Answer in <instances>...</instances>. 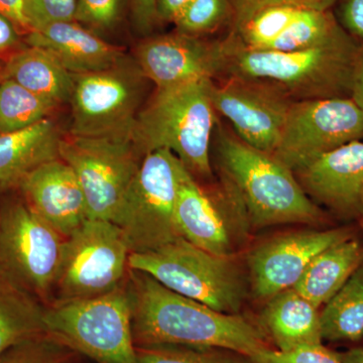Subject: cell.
<instances>
[{
	"label": "cell",
	"mask_w": 363,
	"mask_h": 363,
	"mask_svg": "<svg viewBox=\"0 0 363 363\" xmlns=\"http://www.w3.org/2000/svg\"><path fill=\"white\" fill-rule=\"evenodd\" d=\"M126 286L131 301L135 346L172 345L219 348L240 355L266 350L262 327L240 314H226L130 269Z\"/></svg>",
	"instance_id": "cell-1"
},
{
	"label": "cell",
	"mask_w": 363,
	"mask_h": 363,
	"mask_svg": "<svg viewBox=\"0 0 363 363\" xmlns=\"http://www.w3.org/2000/svg\"><path fill=\"white\" fill-rule=\"evenodd\" d=\"M215 157L223 187L243 220L255 228L324 220L294 172L274 155L255 149L223 126L215 128Z\"/></svg>",
	"instance_id": "cell-2"
},
{
	"label": "cell",
	"mask_w": 363,
	"mask_h": 363,
	"mask_svg": "<svg viewBox=\"0 0 363 363\" xmlns=\"http://www.w3.org/2000/svg\"><path fill=\"white\" fill-rule=\"evenodd\" d=\"M220 43L221 78L260 83L293 102L350 98L360 50L352 38L294 52L252 49L243 45L238 35Z\"/></svg>",
	"instance_id": "cell-3"
},
{
	"label": "cell",
	"mask_w": 363,
	"mask_h": 363,
	"mask_svg": "<svg viewBox=\"0 0 363 363\" xmlns=\"http://www.w3.org/2000/svg\"><path fill=\"white\" fill-rule=\"evenodd\" d=\"M212 82L205 79L157 89L138 112L131 130L143 157L155 150H169L195 178H212L210 147L216 121Z\"/></svg>",
	"instance_id": "cell-4"
},
{
	"label": "cell",
	"mask_w": 363,
	"mask_h": 363,
	"mask_svg": "<svg viewBox=\"0 0 363 363\" xmlns=\"http://www.w3.org/2000/svg\"><path fill=\"white\" fill-rule=\"evenodd\" d=\"M189 174L171 150H155L143 157L113 220L130 253L154 252L183 238L176 206L182 182Z\"/></svg>",
	"instance_id": "cell-5"
},
{
	"label": "cell",
	"mask_w": 363,
	"mask_h": 363,
	"mask_svg": "<svg viewBox=\"0 0 363 363\" xmlns=\"http://www.w3.org/2000/svg\"><path fill=\"white\" fill-rule=\"evenodd\" d=\"M47 333L96 363H138L126 281L112 292L45 307Z\"/></svg>",
	"instance_id": "cell-6"
},
{
	"label": "cell",
	"mask_w": 363,
	"mask_h": 363,
	"mask_svg": "<svg viewBox=\"0 0 363 363\" xmlns=\"http://www.w3.org/2000/svg\"><path fill=\"white\" fill-rule=\"evenodd\" d=\"M128 267L218 312L238 314L245 301V281L233 259L212 255L184 238L154 252L130 253Z\"/></svg>",
	"instance_id": "cell-7"
},
{
	"label": "cell",
	"mask_w": 363,
	"mask_h": 363,
	"mask_svg": "<svg viewBox=\"0 0 363 363\" xmlns=\"http://www.w3.org/2000/svg\"><path fill=\"white\" fill-rule=\"evenodd\" d=\"M130 252L121 228L88 219L64 241L52 288V303L100 297L128 278Z\"/></svg>",
	"instance_id": "cell-8"
},
{
	"label": "cell",
	"mask_w": 363,
	"mask_h": 363,
	"mask_svg": "<svg viewBox=\"0 0 363 363\" xmlns=\"http://www.w3.org/2000/svg\"><path fill=\"white\" fill-rule=\"evenodd\" d=\"M60 159L73 169L87 204L88 218L113 222L143 157L131 135L63 136Z\"/></svg>",
	"instance_id": "cell-9"
},
{
	"label": "cell",
	"mask_w": 363,
	"mask_h": 363,
	"mask_svg": "<svg viewBox=\"0 0 363 363\" xmlns=\"http://www.w3.org/2000/svg\"><path fill=\"white\" fill-rule=\"evenodd\" d=\"M65 238L25 200L0 209V277L49 302Z\"/></svg>",
	"instance_id": "cell-10"
},
{
	"label": "cell",
	"mask_w": 363,
	"mask_h": 363,
	"mask_svg": "<svg viewBox=\"0 0 363 363\" xmlns=\"http://www.w3.org/2000/svg\"><path fill=\"white\" fill-rule=\"evenodd\" d=\"M147 82L128 58L105 70L74 75L70 135H131Z\"/></svg>",
	"instance_id": "cell-11"
},
{
	"label": "cell",
	"mask_w": 363,
	"mask_h": 363,
	"mask_svg": "<svg viewBox=\"0 0 363 363\" xmlns=\"http://www.w3.org/2000/svg\"><path fill=\"white\" fill-rule=\"evenodd\" d=\"M363 140V111L351 98L293 102L274 156L295 173L346 145Z\"/></svg>",
	"instance_id": "cell-12"
},
{
	"label": "cell",
	"mask_w": 363,
	"mask_h": 363,
	"mask_svg": "<svg viewBox=\"0 0 363 363\" xmlns=\"http://www.w3.org/2000/svg\"><path fill=\"white\" fill-rule=\"evenodd\" d=\"M211 85L215 111L233 125L235 135L255 149L274 154L292 100L266 85L245 79L220 78Z\"/></svg>",
	"instance_id": "cell-13"
},
{
	"label": "cell",
	"mask_w": 363,
	"mask_h": 363,
	"mask_svg": "<svg viewBox=\"0 0 363 363\" xmlns=\"http://www.w3.org/2000/svg\"><path fill=\"white\" fill-rule=\"evenodd\" d=\"M348 238V229L303 230L262 243L247 259L253 293L269 298L294 288L318 255Z\"/></svg>",
	"instance_id": "cell-14"
},
{
	"label": "cell",
	"mask_w": 363,
	"mask_h": 363,
	"mask_svg": "<svg viewBox=\"0 0 363 363\" xmlns=\"http://www.w3.org/2000/svg\"><path fill=\"white\" fill-rule=\"evenodd\" d=\"M135 62L157 89L221 78V43H208L185 33L160 35L143 42Z\"/></svg>",
	"instance_id": "cell-15"
},
{
	"label": "cell",
	"mask_w": 363,
	"mask_h": 363,
	"mask_svg": "<svg viewBox=\"0 0 363 363\" xmlns=\"http://www.w3.org/2000/svg\"><path fill=\"white\" fill-rule=\"evenodd\" d=\"M294 174L306 194L317 205H324L345 218H362V140L341 145L305 164Z\"/></svg>",
	"instance_id": "cell-16"
},
{
	"label": "cell",
	"mask_w": 363,
	"mask_h": 363,
	"mask_svg": "<svg viewBox=\"0 0 363 363\" xmlns=\"http://www.w3.org/2000/svg\"><path fill=\"white\" fill-rule=\"evenodd\" d=\"M18 188L26 204L63 238H69L89 219L80 182L63 160L42 164Z\"/></svg>",
	"instance_id": "cell-17"
},
{
	"label": "cell",
	"mask_w": 363,
	"mask_h": 363,
	"mask_svg": "<svg viewBox=\"0 0 363 363\" xmlns=\"http://www.w3.org/2000/svg\"><path fill=\"white\" fill-rule=\"evenodd\" d=\"M26 42L51 52L74 75L105 70L128 58L118 47L100 39L76 21L30 30Z\"/></svg>",
	"instance_id": "cell-18"
},
{
	"label": "cell",
	"mask_w": 363,
	"mask_h": 363,
	"mask_svg": "<svg viewBox=\"0 0 363 363\" xmlns=\"http://www.w3.org/2000/svg\"><path fill=\"white\" fill-rule=\"evenodd\" d=\"M176 220L184 240L218 257L233 255L230 228L223 208L216 197L200 186L192 174L182 182Z\"/></svg>",
	"instance_id": "cell-19"
},
{
	"label": "cell",
	"mask_w": 363,
	"mask_h": 363,
	"mask_svg": "<svg viewBox=\"0 0 363 363\" xmlns=\"http://www.w3.org/2000/svg\"><path fill=\"white\" fill-rule=\"evenodd\" d=\"M62 138L50 118L23 130L0 133V189L18 188L35 169L60 159Z\"/></svg>",
	"instance_id": "cell-20"
},
{
	"label": "cell",
	"mask_w": 363,
	"mask_h": 363,
	"mask_svg": "<svg viewBox=\"0 0 363 363\" xmlns=\"http://www.w3.org/2000/svg\"><path fill=\"white\" fill-rule=\"evenodd\" d=\"M262 329L281 351L321 345L323 341L318 308L294 288L269 298Z\"/></svg>",
	"instance_id": "cell-21"
},
{
	"label": "cell",
	"mask_w": 363,
	"mask_h": 363,
	"mask_svg": "<svg viewBox=\"0 0 363 363\" xmlns=\"http://www.w3.org/2000/svg\"><path fill=\"white\" fill-rule=\"evenodd\" d=\"M4 78L11 79L35 94L58 105L69 104L74 74L42 48L28 45L11 52L4 66Z\"/></svg>",
	"instance_id": "cell-22"
},
{
	"label": "cell",
	"mask_w": 363,
	"mask_h": 363,
	"mask_svg": "<svg viewBox=\"0 0 363 363\" xmlns=\"http://www.w3.org/2000/svg\"><path fill=\"white\" fill-rule=\"evenodd\" d=\"M359 241H341L318 255L294 289L316 308L326 304L362 266Z\"/></svg>",
	"instance_id": "cell-23"
},
{
	"label": "cell",
	"mask_w": 363,
	"mask_h": 363,
	"mask_svg": "<svg viewBox=\"0 0 363 363\" xmlns=\"http://www.w3.org/2000/svg\"><path fill=\"white\" fill-rule=\"evenodd\" d=\"M40 303L0 277V355L16 344L48 334L45 307Z\"/></svg>",
	"instance_id": "cell-24"
},
{
	"label": "cell",
	"mask_w": 363,
	"mask_h": 363,
	"mask_svg": "<svg viewBox=\"0 0 363 363\" xmlns=\"http://www.w3.org/2000/svg\"><path fill=\"white\" fill-rule=\"evenodd\" d=\"M320 314L323 340L357 342L363 337V264L325 304Z\"/></svg>",
	"instance_id": "cell-25"
},
{
	"label": "cell",
	"mask_w": 363,
	"mask_h": 363,
	"mask_svg": "<svg viewBox=\"0 0 363 363\" xmlns=\"http://www.w3.org/2000/svg\"><path fill=\"white\" fill-rule=\"evenodd\" d=\"M329 11L300 9L284 33L267 49L272 51L294 52L313 49L350 39Z\"/></svg>",
	"instance_id": "cell-26"
},
{
	"label": "cell",
	"mask_w": 363,
	"mask_h": 363,
	"mask_svg": "<svg viewBox=\"0 0 363 363\" xmlns=\"http://www.w3.org/2000/svg\"><path fill=\"white\" fill-rule=\"evenodd\" d=\"M58 104L11 79L0 81V133H13L49 118Z\"/></svg>",
	"instance_id": "cell-27"
},
{
	"label": "cell",
	"mask_w": 363,
	"mask_h": 363,
	"mask_svg": "<svg viewBox=\"0 0 363 363\" xmlns=\"http://www.w3.org/2000/svg\"><path fill=\"white\" fill-rule=\"evenodd\" d=\"M300 9L286 6L267 7L238 28V38L248 48L267 49L292 23Z\"/></svg>",
	"instance_id": "cell-28"
},
{
	"label": "cell",
	"mask_w": 363,
	"mask_h": 363,
	"mask_svg": "<svg viewBox=\"0 0 363 363\" xmlns=\"http://www.w3.org/2000/svg\"><path fill=\"white\" fill-rule=\"evenodd\" d=\"M138 363H240V358L228 355L224 350L195 346H136Z\"/></svg>",
	"instance_id": "cell-29"
},
{
	"label": "cell",
	"mask_w": 363,
	"mask_h": 363,
	"mask_svg": "<svg viewBox=\"0 0 363 363\" xmlns=\"http://www.w3.org/2000/svg\"><path fill=\"white\" fill-rule=\"evenodd\" d=\"M78 353L49 334L28 339L0 355V363H74Z\"/></svg>",
	"instance_id": "cell-30"
},
{
	"label": "cell",
	"mask_w": 363,
	"mask_h": 363,
	"mask_svg": "<svg viewBox=\"0 0 363 363\" xmlns=\"http://www.w3.org/2000/svg\"><path fill=\"white\" fill-rule=\"evenodd\" d=\"M230 7L229 0H190L173 23L178 33L197 37L220 25Z\"/></svg>",
	"instance_id": "cell-31"
},
{
	"label": "cell",
	"mask_w": 363,
	"mask_h": 363,
	"mask_svg": "<svg viewBox=\"0 0 363 363\" xmlns=\"http://www.w3.org/2000/svg\"><path fill=\"white\" fill-rule=\"evenodd\" d=\"M76 13L77 0H23V14L30 32L52 23L75 21Z\"/></svg>",
	"instance_id": "cell-32"
},
{
	"label": "cell",
	"mask_w": 363,
	"mask_h": 363,
	"mask_svg": "<svg viewBox=\"0 0 363 363\" xmlns=\"http://www.w3.org/2000/svg\"><path fill=\"white\" fill-rule=\"evenodd\" d=\"M238 355L240 363H342L338 353L327 350L323 344L291 351L269 347L252 355Z\"/></svg>",
	"instance_id": "cell-33"
},
{
	"label": "cell",
	"mask_w": 363,
	"mask_h": 363,
	"mask_svg": "<svg viewBox=\"0 0 363 363\" xmlns=\"http://www.w3.org/2000/svg\"><path fill=\"white\" fill-rule=\"evenodd\" d=\"M337 0H229L238 28L245 25L255 14L271 6H293L301 9L329 11Z\"/></svg>",
	"instance_id": "cell-34"
},
{
	"label": "cell",
	"mask_w": 363,
	"mask_h": 363,
	"mask_svg": "<svg viewBox=\"0 0 363 363\" xmlns=\"http://www.w3.org/2000/svg\"><path fill=\"white\" fill-rule=\"evenodd\" d=\"M123 0H77L76 21L94 28H108L116 23Z\"/></svg>",
	"instance_id": "cell-35"
},
{
	"label": "cell",
	"mask_w": 363,
	"mask_h": 363,
	"mask_svg": "<svg viewBox=\"0 0 363 363\" xmlns=\"http://www.w3.org/2000/svg\"><path fill=\"white\" fill-rule=\"evenodd\" d=\"M131 13L136 30L150 33L159 18L157 0H130Z\"/></svg>",
	"instance_id": "cell-36"
},
{
	"label": "cell",
	"mask_w": 363,
	"mask_h": 363,
	"mask_svg": "<svg viewBox=\"0 0 363 363\" xmlns=\"http://www.w3.org/2000/svg\"><path fill=\"white\" fill-rule=\"evenodd\" d=\"M341 18L351 35L363 39V0H346Z\"/></svg>",
	"instance_id": "cell-37"
},
{
	"label": "cell",
	"mask_w": 363,
	"mask_h": 363,
	"mask_svg": "<svg viewBox=\"0 0 363 363\" xmlns=\"http://www.w3.org/2000/svg\"><path fill=\"white\" fill-rule=\"evenodd\" d=\"M20 43L18 28L11 20L0 14V54L13 50Z\"/></svg>",
	"instance_id": "cell-38"
},
{
	"label": "cell",
	"mask_w": 363,
	"mask_h": 363,
	"mask_svg": "<svg viewBox=\"0 0 363 363\" xmlns=\"http://www.w3.org/2000/svg\"><path fill=\"white\" fill-rule=\"evenodd\" d=\"M0 14L13 21L18 28L30 32L23 14V0H0Z\"/></svg>",
	"instance_id": "cell-39"
},
{
	"label": "cell",
	"mask_w": 363,
	"mask_h": 363,
	"mask_svg": "<svg viewBox=\"0 0 363 363\" xmlns=\"http://www.w3.org/2000/svg\"><path fill=\"white\" fill-rule=\"evenodd\" d=\"M350 98L363 111V45H360L357 68H355L354 77H353L352 88H351Z\"/></svg>",
	"instance_id": "cell-40"
},
{
	"label": "cell",
	"mask_w": 363,
	"mask_h": 363,
	"mask_svg": "<svg viewBox=\"0 0 363 363\" xmlns=\"http://www.w3.org/2000/svg\"><path fill=\"white\" fill-rule=\"evenodd\" d=\"M190 0H157L159 18L173 21Z\"/></svg>",
	"instance_id": "cell-41"
},
{
	"label": "cell",
	"mask_w": 363,
	"mask_h": 363,
	"mask_svg": "<svg viewBox=\"0 0 363 363\" xmlns=\"http://www.w3.org/2000/svg\"><path fill=\"white\" fill-rule=\"evenodd\" d=\"M342 363H363V347L352 348L345 352L338 353Z\"/></svg>",
	"instance_id": "cell-42"
},
{
	"label": "cell",
	"mask_w": 363,
	"mask_h": 363,
	"mask_svg": "<svg viewBox=\"0 0 363 363\" xmlns=\"http://www.w3.org/2000/svg\"><path fill=\"white\" fill-rule=\"evenodd\" d=\"M360 224H362V229H363V217L362 219H360Z\"/></svg>",
	"instance_id": "cell-43"
}]
</instances>
